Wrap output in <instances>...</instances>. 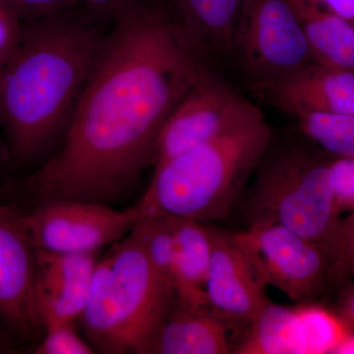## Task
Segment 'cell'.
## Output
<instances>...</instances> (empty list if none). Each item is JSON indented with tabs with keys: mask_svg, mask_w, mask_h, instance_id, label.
<instances>
[{
	"mask_svg": "<svg viewBox=\"0 0 354 354\" xmlns=\"http://www.w3.org/2000/svg\"><path fill=\"white\" fill-rule=\"evenodd\" d=\"M298 129L333 158H354V114L298 111Z\"/></svg>",
	"mask_w": 354,
	"mask_h": 354,
	"instance_id": "d6986e66",
	"label": "cell"
},
{
	"mask_svg": "<svg viewBox=\"0 0 354 354\" xmlns=\"http://www.w3.org/2000/svg\"><path fill=\"white\" fill-rule=\"evenodd\" d=\"M230 332L208 304L176 297L153 354L234 353Z\"/></svg>",
	"mask_w": 354,
	"mask_h": 354,
	"instance_id": "9a60e30c",
	"label": "cell"
},
{
	"mask_svg": "<svg viewBox=\"0 0 354 354\" xmlns=\"http://www.w3.org/2000/svg\"><path fill=\"white\" fill-rule=\"evenodd\" d=\"M131 234L156 272L177 291L176 241L171 216H140Z\"/></svg>",
	"mask_w": 354,
	"mask_h": 354,
	"instance_id": "ffe728a7",
	"label": "cell"
},
{
	"mask_svg": "<svg viewBox=\"0 0 354 354\" xmlns=\"http://www.w3.org/2000/svg\"><path fill=\"white\" fill-rule=\"evenodd\" d=\"M316 64L288 0H243L230 66L255 94Z\"/></svg>",
	"mask_w": 354,
	"mask_h": 354,
	"instance_id": "8992f818",
	"label": "cell"
},
{
	"mask_svg": "<svg viewBox=\"0 0 354 354\" xmlns=\"http://www.w3.org/2000/svg\"><path fill=\"white\" fill-rule=\"evenodd\" d=\"M332 160L301 132L272 133L234 209L239 207L246 227L279 223L326 246L342 214L335 196Z\"/></svg>",
	"mask_w": 354,
	"mask_h": 354,
	"instance_id": "5b68a950",
	"label": "cell"
},
{
	"mask_svg": "<svg viewBox=\"0 0 354 354\" xmlns=\"http://www.w3.org/2000/svg\"><path fill=\"white\" fill-rule=\"evenodd\" d=\"M109 28L78 2L23 22L19 46L0 79L6 160L38 167L59 148Z\"/></svg>",
	"mask_w": 354,
	"mask_h": 354,
	"instance_id": "7a4b0ae2",
	"label": "cell"
},
{
	"mask_svg": "<svg viewBox=\"0 0 354 354\" xmlns=\"http://www.w3.org/2000/svg\"><path fill=\"white\" fill-rule=\"evenodd\" d=\"M19 339L0 324V353H14Z\"/></svg>",
	"mask_w": 354,
	"mask_h": 354,
	"instance_id": "f1b7e54d",
	"label": "cell"
},
{
	"mask_svg": "<svg viewBox=\"0 0 354 354\" xmlns=\"http://www.w3.org/2000/svg\"><path fill=\"white\" fill-rule=\"evenodd\" d=\"M22 214L0 205V324L18 339L44 330L38 310V257Z\"/></svg>",
	"mask_w": 354,
	"mask_h": 354,
	"instance_id": "30bf717a",
	"label": "cell"
},
{
	"mask_svg": "<svg viewBox=\"0 0 354 354\" xmlns=\"http://www.w3.org/2000/svg\"><path fill=\"white\" fill-rule=\"evenodd\" d=\"M38 310L44 330L77 322L87 304L99 259L97 253L38 250Z\"/></svg>",
	"mask_w": 354,
	"mask_h": 354,
	"instance_id": "7c38bea8",
	"label": "cell"
},
{
	"mask_svg": "<svg viewBox=\"0 0 354 354\" xmlns=\"http://www.w3.org/2000/svg\"><path fill=\"white\" fill-rule=\"evenodd\" d=\"M176 241L177 297L208 304L205 283L213 253V230L208 223L172 218Z\"/></svg>",
	"mask_w": 354,
	"mask_h": 354,
	"instance_id": "e0dca14e",
	"label": "cell"
},
{
	"mask_svg": "<svg viewBox=\"0 0 354 354\" xmlns=\"http://www.w3.org/2000/svg\"><path fill=\"white\" fill-rule=\"evenodd\" d=\"M212 230L213 253L205 283L207 302L232 333H241L242 339L272 301L230 232L213 225Z\"/></svg>",
	"mask_w": 354,
	"mask_h": 354,
	"instance_id": "8fae6325",
	"label": "cell"
},
{
	"mask_svg": "<svg viewBox=\"0 0 354 354\" xmlns=\"http://www.w3.org/2000/svg\"><path fill=\"white\" fill-rule=\"evenodd\" d=\"M332 354H354V326Z\"/></svg>",
	"mask_w": 354,
	"mask_h": 354,
	"instance_id": "f546056e",
	"label": "cell"
},
{
	"mask_svg": "<svg viewBox=\"0 0 354 354\" xmlns=\"http://www.w3.org/2000/svg\"><path fill=\"white\" fill-rule=\"evenodd\" d=\"M317 64L354 71V27L317 0H288Z\"/></svg>",
	"mask_w": 354,
	"mask_h": 354,
	"instance_id": "2e32d148",
	"label": "cell"
},
{
	"mask_svg": "<svg viewBox=\"0 0 354 354\" xmlns=\"http://www.w3.org/2000/svg\"><path fill=\"white\" fill-rule=\"evenodd\" d=\"M22 22H32L73 6L78 0H0Z\"/></svg>",
	"mask_w": 354,
	"mask_h": 354,
	"instance_id": "cb8c5ba5",
	"label": "cell"
},
{
	"mask_svg": "<svg viewBox=\"0 0 354 354\" xmlns=\"http://www.w3.org/2000/svg\"><path fill=\"white\" fill-rule=\"evenodd\" d=\"M176 297L130 232L97 263L77 323L97 353L153 354Z\"/></svg>",
	"mask_w": 354,
	"mask_h": 354,
	"instance_id": "277c9868",
	"label": "cell"
},
{
	"mask_svg": "<svg viewBox=\"0 0 354 354\" xmlns=\"http://www.w3.org/2000/svg\"><path fill=\"white\" fill-rule=\"evenodd\" d=\"M330 12L354 27V0H317Z\"/></svg>",
	"mask_w": 354,
	"mask_h": 354,
	"instance_id": "4316f807",
	"label": "cell"
},
{
	"mask_svg": "<svg viewBox=\"0 0 354 354\" xmlns=\"http://www.w3.org/2000/svg\"><path fill=\"white\" fill-rule=\"evenodd\" d=\"M260 113L220 70L207 65L160 130L153 150V169L218 138Z\"/></svg>",
	"mask_w": 354,
	"mask_h": 354,
	"instance_id": "ba28073f",
	"label": "cell"
},
{
	"mask_svg": "<svg viewBox=\"0 0 354 354\" xmlns=\"http://www.w3.org/2000/svg\"><path fill=\"white\" fill-rule=\"evenodd\" d=\"M342 295L335 311L353 327L354 326V285L342 290Z\"/></svg>",
	"mask_w": 354,
	"mask_h": 354,
	"instance_id": "83f0119b",
	"label": "cell"
},
{
	"mask_svg": "<svg viewBox=\"0 0 354 354\" xmlns=\"http://www.w3.org/2000/svg\"><path fill=\"white\" fill-rule=\"evenodd\" d=\"M77 322L58 324L44 330L41 341L35 346V354L97 353L92 344L79 335Z\"/></svg>",
	"mask_w": 354,
	"mask_h": 354,
	"instance_id": "7402d4cb",
	"label": "cell"
},
{
	"mask_svg": "<svg viewBox=\"0 0 354 354\" xmlns=\"http://www.w3.org/2000/svg\"><path fill=\"white\" fill-rule=\"evenodd\" d=\"M148 0H78L95 19L111 26L125 14Z\"/></svg>",
	"mask_w": 354,
	"mask_h": 354,
	"instance_id": "484cf974",
	"label": "cell"
},
{
	"mask_svg": "<svg viewBox=\"0 0 354 354\" xmlns=\"http://www.w3.org/2000/svg\"><path fill=\"white\" fill-rule=\"evenodd\" d=\"M234 353H308L298 306L288 308L271 302L242 337Z\"/></svg>",
	"mask_w": 354,
	"mask_h": 354,
	"instance_id": "ac0fdd59",
	"label": "cell"
},
{
	"mask_svg": "<svg viewBox=\"0 0 354 354\" xmlns=\"http://www.w3.org/2000/svg\"><path fill=\"white\" fill-rule=\"evenodd\" d=\"M335 196L342 213L354 211V158H333Z\"/></svg>",
	"mask_w": 354,
	"mask_h": 354,
	"instance_id": "603a6c76",
	"label": "cell"
},
{
	"mask_svg": "<svg viewBox=\"0 0 354 354\" xmlns=\"http://www.w3.org/2000/svg\"><path fill=\"white\" fill-rule=\"evenodd\" d=\"M205 66L167 0H148L114 21L62 145L28 176L32 194L39 203L111 206L129 196L152 167L165 121Z\"/></svg>",
	"mask_w": 354,
	"mask_h": 354,
	"instance_id": "6da1fadb",
	"label": "cell"
},
{
	"mask_svg": "<svg viewBox=\"0 0 354 354\" xmlns=\"http://www.w3.org/2000/svg\"><path fill=\"white\" fill-rule=\"evenodd\" d=\"M258 281L278 288L297 305L315 304L329 290V261L325 246L272 223L230 232Z\"/></svg>",
	"mask_w": 354,
	"mask_h": 354,
	"instance_id": "52a82bcc",
	"label": "cell"
},
{
	"mask_svg": "<svg viewBox=\"0 0 354 354\" xmlns=\"http://www.w3.org/2000/svg\"><path fill=\"white\" fill-rule=\"evenodd\" d=\"M22 35V21L0 2V66H3L17 50Z\"/></svg>",
	"mask_w": 354,
	"mask_h": 354,
	"instance_id": "d4e9b609",
	"label": "cell"
},
{
	"mask_svg": "<svg viewBox=\"0 0 354 354\" xmlns=\"http://www.w3.org/2000/svg\"><path fill=\"white\" fill-rule=\"evenodd\" d=\"M183 36L209 66L228 67L243 0H167Z\"/></svg>",
	"mask_w": 354,
	"mask_h": 354,
	"instance_id": "4fadbf2b",
	"label": "cell"
},
{
	"mask_svg": "<svg viewBox=\"0 0 354 354\" xmlns=\"http://www.w3.org/2000/svg\"><path fill=\"white\" fill-rule=\"evenodd\" d=\"M325 248L329 261V290L342 291L354 278V211L341 218Z\"/></svg>",
	"mask_w": 354,
	"mask_h": 354,
	"instance_id": "44dd1931",
	"label": "cell"
},
{
	"mask_svg": "<svg viewBox=\"0 0 354 354\" xmlns=\"http://www.w3.org/2000/svg\"><path fill=\"white\" fill-rule=\"evenodd\" d=\"M2 66H0V79H1ZM6 160V153H4L3 143H2L1 134H0V162Z\"/></svg>",
	"mask_w": 354,
	"mask_h": 354,
	"instance_id": "4dcf8cb0",
	"label": "cell"
},
{
	"mask_svg": "<svg viewBox=\"0 0 354 354\" xmlns=\"http://www.w3.org/2000/svg\"><path fill=\"white\" fill-rule=\"evenodd\" d=\"M140 218L138 204L127 209L80 200L41 202L22 214L23 223L38 250L58 253H97L132 232Z\"/></svg>",
	"mask_w": 354,
	"mask_h": 354,
	"instance_id": "9c48e42d",
	"label": "cell"
},
{
	"mask_svg": "<svg viewBox=\"0 0 354 354\" xmlns=\"http://www.w3.org/2000/svg\"><path fill=\"white\" fill-rule=\"evenodd\" d=\"M272 133L261 111L218 138L158 165L137 203L140 216L208 223L225 220L241 199Z\"/></svg>",
	"mask_w": 354,
	"mask_h": 354,
	"instance_id": "3957f363",
	"label": "cell"
},
{
	"mask_svg": "<svg viewBox=\"0 0 354 354\" xmlns=\"http://www.w3.org/2000/svg\"><path fill=\"white\" fill-rule=\"evenodd\" d=\"M263 97L290 115L298 111L354 114V71L316 62Z\"/></svg>",
	"mask_w": 354,
	"mask_h": 354,
	"instance_id": "5bb4252c",
	"label": "cell"
}]
</instances>
